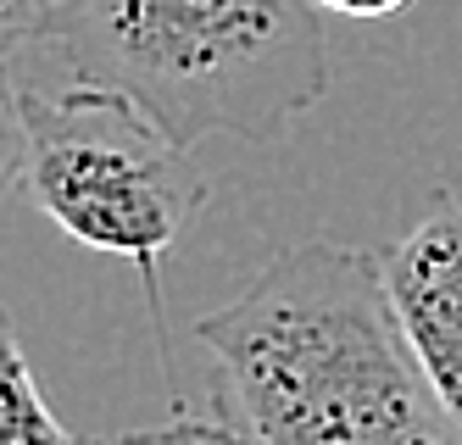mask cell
I'll return each instance as SVG.
<instances>
[{"mask_svg": "<svg viewBox=\"0 0 462 445\" xmlns=\"http://www.w3.org/2000/svg\"><path fill=\"white\" fill-rule=\"evenodd\" d=\"M217 423L245 445H446L379 256L307 239L195 323Z\"/></svg>", "mask_w": 462, "mask_h": 445, "instance_id": "obj_1", "label": "cell"}, {"mask_svg": "<svg viewBox=\"0 0 462 445\" xmlns=\"http://www.w3.org/2000/svg\"><path fill=\"white\" fill-rule=\"evenodd\" d=\"M51 45L184 151L212 134L279 140L328 89L312 0H56Z\"/></svg>", "mask_w": 462, "mask_h": 445, "instance_id": "obj_2", "label": "cell"}, {"mask_svg": "<svg viewBox=\"0 0 462 445\" xmlns=\"http://www.w3.org/2000/svg\"><path fill=\"white\" fill-rule=\"evenodd\" d=\"M28 167V200L79 246L123 256L145 284L156 362L179 401V373L168 351V306H162V262L189 218L207 207V179L179 140H168L134 100L101 84L17 89Z\"/></svg>", "mask_w": 462, "mask_h": 445, "instance_id": "obj_3", "label": "cell"}, {"mask_svg": "<svg viewBox=\"0 0 462 445\" xmlns=\"http://www.w3.org/2000/svg\"><path fill=\"white\" fill-rule=\"evenodd\" d=\"M379 279L402 339L429 385L446 445H462V200L435 195L429 212L379 251Z\"/></svg>", "mask_w": 462, "mask_h": 445, "instance_id": "obj_4", "label": "cell"}, {"mask_svg": "<svg viewBox=\"0 0 462 445\" xmlns=\"http://www.w3.org/2000/svg\"><path fill=\"white\" fill-rule=\"evenodd\" d=\"M0 445H101V440H79L56 418L34 362L23 357V339L6 306H0Z\"/></svg>", "mask_w": 462, "mask_h": 445, "instance_id": "obj_5", "label": "cell"}, {"mask_svg": "<svg viewBox=\"0 0 462 445\" xmlns=\"http://www.w3.org/2000/svg\"><path fill=\"white\" fill-rule=\"evenodd\" d=\"M23 167H28V134H23V100L12 84V67H0V218L23 190Z\"/></svg>", "mask_w": 462, "mask_h": 445, "instance_id": "obj_6", "label": "cell"}, {"mask_svg": "<svg viewBox=\"0 0 462 445\" xmlns=\"http://www.w3.org/2000/svg\"><path fill=\"white\" fill-rule=\"evenodd\" d=\"M56 33V0H0V67H12L17 51L51 45Z\"/></svg>", "mask_w": 462, "mask_h": 445, "instance_id": "obj_7", "label": "cell"}, {"mask_svg": "<svg viewBox=\"0 0 462 445\" xmlns=\"http://www.w3.org/2000/svg\"><path fill=\"white\" fill-rule=\"evenodd\" d=\"M101 445H245L228 423H217V418H195V413H179L168 418V423H156V429H134V434H112V440H101Z\"/></svg>", "mask_w": 462, "mask_h": 445, "instance_id": "obj_8", "label": "cell"}, {"mask_svg": "<svg viewBox=\"0 0 462 445\" xmlns=\"http://www.w3.org/2000/svg\"><path fill=\"white\" fill-rule=\"evenodd\" d=\"M318 12H335V17H356V23H379V17H395L407 12L412 0H312Z\"/></svg>", "mask_w": 462, "mask_h": 445, "instance_id": "obj_9", "label": "cell"}]
</instances>
